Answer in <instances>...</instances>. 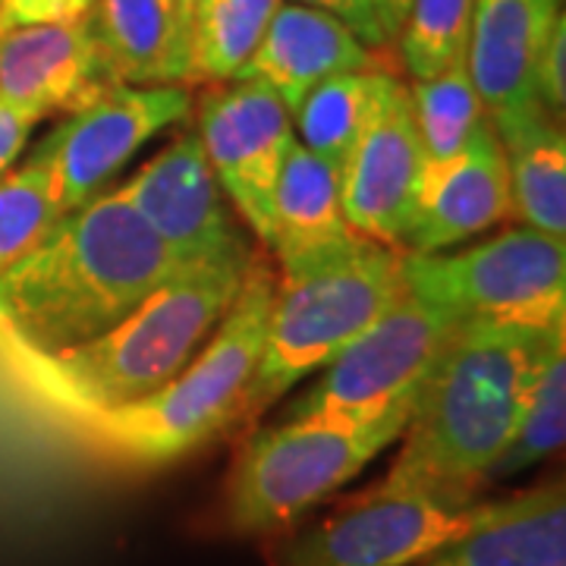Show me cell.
<instances>
[{
  "mask_svg": "<svg viewBox=\"0 0 566 566\" xmlns=\"http://www.w3.org/2000/svg\"><path fill=\"white\" fill-rule=\"evenodd\" d=\"M560 344L566 324L463 318L428 365L400 434L403 447L378 485L422 494L450 510L475 504L516 431L542 365Z\"/></svg>",
  "mask_w": 566,
  "mask_h": 566,
  "instance_id": "1",
  "label": "cell"
},
{
  "mask_svg": "<svg viewBox=\"0 0 566 566\" xmlns=\"http://www.w3.org/2000/svg\"><path fill=\"white\" fill-rule=\"evenodd\" d=\"M186 268L111 189L63 214L25 259L0 274V337L35 353L88 344Z\"/></svg>",
  "mask_w": 566,
  "mask_h": 566,
  "instance_id": "2",
  "label": "cell"
},
{
  "mask_svg": "<svg viewBox=\"0 0 566 566\" xmlns=\"http://www.w3.org/2000/svg\"><path fill=\"white\" fill-rule=\"evenodd\" d=\"M249 262L196 264L158 286L120 324L61 353L0 337V365L41 412H92L170 385L230 312Z\"/></svg>",
  "mask_w": 566,
  "mask_h": 566,
  "instance_id": "3",
  "label": "cell"
},
{
  "mask_svg": "<svg viewBox=\"0 0 566 566\" xmlns=\"http://www.w3.org/2000/svg\"><path fill=\"white\" fill-rule=\"evenodd\" d=\"M277 274L249 262L243 286L202 353L180 375L133 403L51 416L92 453L133 465H161L240 422L245 387L262 359Z\"/></svg>",
  "mask_w": 566,
  "mask_h": 566,
  "instance_id": "4",
  "label": "cell"
},
{
  "mask_svg": "<svg viewBox=\"0 0 566 566\" xmlns=\"http://www.w3.org/2000/svg\"><path fill=\"white\" fill-rule=\"evenodd\" d=\"M403 293V252L375 240H359L334 262L281 277L240 422H252L305 375L324 368Z\"/></svg>",
  "mask_w": 566,
  "mask_h": 566,
  "instance_id": "5",
  "label": "cell"
},
{
  "mask_svg": "<svg viewBox=\"0 0 566 566\" xmlns=\"http://www.w3.org/2000/svg\"><path fill=\"white\" fill-rule=\"evenodd\" d=\"M412 406L416 400L400 403L365 424L286 419L255 431L237 453L223 488V528L268 538L296 526L403 434Z\"/></svg>",
  "mask_w": 566,
  "mask_h": 566,
  "instance_id": "6",
  "label": "cell"
},
{
  "mask_svg": "<svg viewBox=\"0 0 566 566\" xmlns=\"http://www.w3.org/2000/svg\"><path fill=\"white\" fill-rule=\"evenodd\" d=\"M403 281L412 296L457 318L566 324V243L526 223L460 252H403Z\"/></svg>",
  "mask_w": 566,
  "mask_h": 566,
  "instance_id": "7",
  "label": "cell"
},
{
  "mask_svg": "<svg viewBox=\"0 0 566 566\" xmlns=\"http://www.w3.org/2000/svg\"><path fill=\"white\" fill-rule=\"evenodd\" d=\"M460 322L453 312L406 290L324 365L322 381L290 409V419L365 424L416 400L428 365Z\"/></svg>",
  "mask_w": 566,
  "mask_h": 566,
  "instance_id": "8",
  "label": "cell"
},
{
  "mask_svg": "<svg viewBox=\"0 0 566 566\" xmlns=\"http://www.w3.org/2000/svg\"><path fill=\"white\" fill-rule=\"evenodd\" d=\"M475 516L422 494L368 488L312 526L268 535L264 566H412L457 542Z\"/></svg>",
  "mask_w": 566,
  "mask_h": 566,
  "instance_id": "9",
  "label": "cell"
},
{
  "mask_svg": "<svg viewBox=\"0 0 566 566\" xmlns=\"http://www.w3.org/2000/svg\"><path fill=\"white\" fill-rule=\"evenodd\" d=\"M192 111L189 85H129L117 82L98 98L73 111L41 142L29 161L48 174L61 214L107 192L111 180L158 133Z\"/></svg>",
  "mask_w": 566,
  "mask_h": 566,
  "instance_id": "10",
  "label": "cell"
},
{
  "mask_svg": "<svg viewBox=\"0 0 566 566\" xmlns=\"http://www.w3.org/2000/svg\"><path fill=\"white\" fill-rule=\"evenodd\" d=\"M196 133L223 199L233 202L259 243L268 245L274 189L296 145L293 114L264 82L233 76L205 92Z\"/></svg>",
  "mask_w": 566,
  "mask_h": 566,
  "instance_id": "11",
  "label": "cell"
},
{
  "mask_svg": "<svg viewBox=\"0 0 566 566\" xmlns=\"http://www.w3.org/2000/svg\"><path fill=\"white\" fill-rule=\"evenodd\" d=\"M120 196L182 262H252L227 214V199L199 133H182L164 145L123 182Z\"/></svg>",
  "mask_w": 566,
  "mask_h": 566,
  "instance_id": "12",
  "label": "cell"
},
{
  "mask_svg": "<svg viewBox=\"0 0 566 566\" xmlns=\"http://www.w3.org/2000/svg\"><path fill=\"white\" fill-rule=\"evenodd\" d=\"M510 214L513 199L504 148L488 117L457 155L422 164L400 252H447Z\"/></svg>",
  "mask_w": 566,
  "mask_h": 566,
  "instance_id": "13",
  "label": "cell"
},
{
  "mask_svg": "<svg viewBox=\"0 0 566 566\" xmlns=\"http://www.w3.org/2000/svg\"><path fill=\"white\" fill-rule=\"evenodd\" d=\"M422 164L424 151L409 104V85H400L381 114L365 126L340 167L346 223L365 240L400 249Z\"/></svg>",
  "mask_w": 566,
  "mask_h": 566,
  "instance_id": "14",
  "label": "cell"
},
{
  "mask_svg": "<svg viewBox=\"0 0 566 566\" xmlns=\"http://www.w3.org/2000/svg\"><path fill=\"white\" fill-rule=\"evenodd\" d=\"M117 85L88 17L22 25L0 35V104L44 120L73 114Z\"/></svg>",
  "mask_w": 566,
  "mask_h": 566,
  "instance_id": "15",
  "label": "cell"
},
{
  "mask_svg": "<svg viewBox=\"0 0 566 566\" xmlns=\"http://www.w3.org/2000/svg\"><path fill=\"white\" fill-rule=\"evenodd\" d=\"M564 0H475L465 66L494 129L542 107L535 95V57Z\"/></svg>",
  "mask_w": 566,
  "mask_h": 566,
  "instance_id": "16",
  "label": "cell"
},
{
  "mask_svg": "<svg viewBox=\"0 0 566 566\" xmlns=\"http://www.w3.org/2000/svg\"><path fill=\"white\" fill-rule=\"evenodd\" d=\"M375 51L356 39L331 13L303 3H281L262 41L249 54L237 76L264 82L274 88L290 114L300 111L305 95L331 76L371 70Z\"/></svg>",
  "mask_w": 566,
  "mask_h": 566,
  "instance_id": "17",
  "label": "cell"
},
{
  "mask_svg": "<svg viewBox=\"0 0 566 566\" xmlns=\"http://www.w3.org/2000/svg\"><path fill=\"white\" fill-rule=\"evenodd\" d=\"M365 240L344 218L340 170L312 155L300 142L283 161L271 205V243L281 277L334 262Z\"/></svg>",
  "mask_w": 566,
  "mask_h": 566,
  "instance_id": "18",
  "label": "cell"
},
{
  "mask_svg": "<svg viewBox=\"0 0 566 566\" xmlns=\"http://www.w3.org/2000/svg\"><path fill=\"white\" fill-rule=\"evenodd\" d=\"M441 554L463 566H566L564 482L475 504L469 528Z\"/></svg>",
  "mask_w": 566,
  "mask_h": 566,
  "instance_id": "19",
  "label": "cell"
},
{
  "mask_svg": "<svg viewBox=\"0 0 566 566\" xmlns=\"http://www.w3.org/2000/svg\"><path fill=\"white\" fill-rule=\"evenodd\" d=\"M102 57L117 82L167 85L189 76L170 0H95L85 13Z\"/></svg>",
  "mask_w": 566,
  "mask_h": 566,
  "instance_id": "20",
  "label": "cell"
},
{
  "mask_svg": "<svg viewBox=\"0 0 566 566\" xmlns=\"http://www.w3.org/2000/svg\"><path fill=\"white\" fill-rule=\"evenodd\" d=\"M506 158L513 214L526 227L566 237V139L545 107L494 129Z\"/></svg>",
  "mask_w": 566,
  "mask_h": 566,
  "instance_id": "21",
  "label": "cell"
},
{
  "mask_svg": "<svg viewBox=\"0 0 566 566\" xmlns=\"http://www.w3.org/2000/svg\"><path fill=\"white\" fill-rule=\"evenodd\" d=\"M403 82L385 70H353L315 85L293 114L296 142L331 167H344L346 155L359 142Z\"/></svg>",
  "mask_w": 566,
  "mask_h": 566,
  "instance_id": "22",
  "label": "cell"
},
{
  "mask_svg": "<svg viewBox=\"0 0 566 566\" xmlns=\"http://www.w3.org/2000/svg\"><path fill=\"white\" fill-rule=\"evenodd\" d=\"M277 7L281 0H196L186 85L233 80Z\"/></svg>",
  "mask_w": 566,
  "mask_h": 566,
  "instance_id": "23",
  "label": "cell"
},
{
  "mask_svg": "<svg viewBox=\"0 0 566 566\" xmlns=\"http://www.w3.org/2000/svg\"><path fill=\"white\" fill-rule=\"evenodd\" d=\"M409 104H412L424 161H444L457 155L482 126V120H488L485 102L469 76L465 61L447 66L438 76L412 80Z\"/></svg>",
  "mask_w": 566,
  "mask_h": 566,
  "instance_id": "24",
  "label": "cell"
},
{
  "mask_svg": "<svg viewBox=\"0 0 566 566\" xmlns=\"http://www.w3.org/2000/svg\"><path fill=\"white\" fill-rule=\"evenodd\" d=\"M566 438V344L554 346V353L542 365L526 409L516 422L510 444L501 453L491 479H504L542 463L564 447Z\"/></svg>",
  "mask_w": 566,
  "mask_h": 566,
  "instance_id": "25",
  "label": "cell"
},
{
  "mask_svg": "<svg viewBox=\"0 0 566 566\" xmlns=\"http://www.w3.org/2000/svg\"><path fill=\"white\" fill-rule=\"evenodd\" d=\"M475 0H409L400 29V57L412 80H428L465 61Z\"/></svg>",
  "mask_w": 566,
  "mask_h": 566,
  "instance_id": "26",
  "label": "cell"
},
{
  "mask_svg": "<svg viewBox=\"0 0 566 566\" xmlns=\"http://www.w3.org/2000/svg\"><path fill=\"white\" fill-rule=\"evenodd\" d=\"M48 174L35 161L0 177V274L25 259L61 221Z\"/></svg>",
  "mask_w": 566,
  "mask_h": 566,
  "instance_id": "27",
  "label": "cell"
},
{
  "mask_svg": "<svg viewBox=\"0 0 566 566\" xmlns=\"http://www.w3.org/2000/svg\"><path fill=\"white\" fill-rule=\"evenodd\" d=\"M535 95L551 117L564 120L566 107V17L560 13L551 32H547L545 44L535 57Z\"/></svg>",
  "mask_w": 566,
  "mask_h": 566,
  "instance_id": "28",
  "label": "cell"
},
{
  "mask_svg": "<svg viewBox=\"0 0 566 566\" xmlns=\"http://www.w3.org/2000/svg\"><path fill=\"white\" fill-rule=\"evenodd\" d=\"M95 0H0V35L22 25L82 20Z\"/></svg>",
  "mask_w": 566,
  "mask_h": 566,
  "instance_id": "29",
  "label": "cell"
},
{
  "mask_svg": "<svg viewBox=\"0 0 566 566\" xmlns=\"http://www.w3.org/2000/svg\"><path fill=\"white\" fill-rule=\"evenodd\" d=\"M293 3H303V7H315L322 13H331L334 20L344 22L346 29L363 44H368L371 51L390 44L375 0H293Z\"/></svg>",
  "mask_w": 566,
  "mask_h": 566,
  "instance_id": "30",
  "label": "cell"
},
{
  "mask_svg": "<svg viewBox=\"0 0 566 566\" xmlns=\"http://www.w3.org/2000/svg\"><path fill=\"white\" fill-rule=\"evenodd\" d=\"M35 123H39L35 117L22 114L17 107H10V104H0V177L22 155V148H25L29 136H32Z\"/></svg>",
  "mask_w": 566,
  "mask_h": 566,
  "instance_id": "31",
  "label": "cell"
},
{
  "mask_svg": "<svg viewBox=\"0 0 566 566\" xmlns=\"http://www.w3.org/2000/svg\"><path fill=\"white\" fill-rule=\"evenodd\" d=\"M375 7H378V17H381V25H385L387 39L397 41L400 29H403L409 0H375Z\"/></svg>",
  "mask_w": 566,
  "mask_h": 566,
  "instance_id": "32",
  "label": "cell"
},
{
  "mask_svg": "<svg viewBox=\"0 0 566 566\" xmlns=\"http://www.w3.org/2000/svg\"><path fill=\"white\" fill-rule=\"evenodd\" d=\"M174 7V22H177V35H180L182 51L189 54V41H192V10H196V0H170Z\"/></svg>",
  "mask_w": 566,
  "mask_h": 566,
  "instance_id": "33",
  "label": "cell"
},
{
  "mask_svg": "<svg viewBox=\"0 0 566 566\" xmlns=\"http://www.w3.org/2000/svg\"><path fill=\"white\" fill-rule=\"evenodd\" d=\"M412 566H463V564H457L453 557H447V554H431V557H424V560H419V564H412Z\"/></svg>",
  "mask_w": 566,
  "mask_h": 566,
  "instance_id": "34",
  "label": "cell"
}]
</instances>
